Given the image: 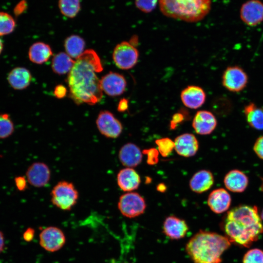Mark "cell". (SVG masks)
Instances as JSON below:
<instances>
[{
	"label": "cell",
	"instance_id": "cell-9",
	"mask_svg": "<svg viewBox=\"0 0 263 263\" xmlns=\"http://www.w3.org/2000/svg\"><path fill=\"white\" fill-rule=\"evenodd\" d=\"M39 244L46 251L54 252L60 250L65 244L66 237L59 228L50 226L43 229L39 234Z\"/></svg>",
	"mask_w": 263,
	"mask_h": 263
},
{
	"label": "cell",
	"instance_id": "cell-27",
	"mask_svg": "<svg viewBox=\"0 0 263 263\" xmlns=\"http://www.w3.org/2000/svg\"><path fill=\"white\" fill-rule=\"evenodd\" d=\"M85 42L83 38L76 35L67 38L64 47L67 54L72 58L77 59L84 52Z\"/></svg>",
	"mask_w": 263,
	"mask_h": 263
},
{
	"label": "cell",
	"instance_id": "cell-13",
	"mask_svg": "<svg viewBox=\"0 0 263 263\" xmlns=\"http://www.w3.org/2000/svg\"><path fill=\"white\" fill-rule=\"evenodd\" d=\"M240 17L247 25L256 26L263 21V3L259 0L244 3L240 10Z\"/></svg>",
	"mask_w": 263,
	"mask_h": 263
},
{
	"label": "cell",
	"instance_id": "cell-3",
	"mask_svg": "<svg viewBox=\"0 0 263 263\" xmlns=\"http://www.w3.org/2000/svg\"><path fill=\"white\" fill-rule=\"evenodd\" d=\"M230 244L226 236L200 230L187 243L186 251L194 263H221Z\"/></svg>",
	"mask_w": 263,
	"mask_h": 263
},
{
	"label": "cell",
	"instance_id": "cell-18",
	"mask_svg": "<svg viewBox=\"0 0 263 263\" xmlns=\"http://www.w3.org/2000/svg\"><path fill=\"white\" fill-rule=\"evenodd\" d=\"M142 152L135 144L127 143L122 146L118 152V159L126 168H133L138 166L142 160Z\"/></svg>",
	"mask_w": 263,
	"mask_h": 263
},
{
	"label": "cell",
	"instance_id": "cell-45",
	"mask_svg": "<svg viewBox=\"0 0 263 263\" xmlns=\"http://www.w3.org/2000/svg\"><path fill=\"white\" fill-rule=\"evenodd\" d=\"M261 218L263 220V209L261 213Z\"/></svg>",
	"mask_w": 263,
	"mask_h": 263
},
{
	"label": "cell",
	"instance_id": "cell-4",
	"mask_svg": "<svg viewBox=\"0 0 263 263\" xmlns=\"http://www.w3.org/2000/svg\"><path fill=\"white\" fill-rule=\"evenodd\" d=\"M162 13L166 16L187 22L203 19L211 8V0H158Z\"/></svg>",
	"mask_w": 263,
	"mask_h": 263
},
{
	"label": "cell",
	"instance_id": "cell-35",
	"mask_svg": "<svg viewBox=\"0 0 263 263\" xmlns=\"http://www.w3.org/2000/svg\"><path fill=\"white\" fill-rule=\"evenodd\" d=\"M253 150L257 156L263 159V135L256 140L254 145Z\"/></svg>",
	"mask_w": 263,
	"mask_h": 263
},
{
	"label": "cell",
	"instance_id": "cell-17",
	"mask_svg": "<svg viewBox=\"0 0 263 263\" xmlns=\"http://www.w3.org/2000/svg\"><path fill=\"white\" fill-rule=\"evenodd\" d=\"M188 230V226L186 222L175 216H169L164 221L163 233L171 240L183 238Z\"/></svg>",
	"mask_w": 263,
	"mask_h": 263
},
{
	"label": "cell",
	"instance_id": "cell-25",
	"mask_svg": "<svg viewBox=\"0 0 263 263\" xmlns=\"http://www.w3.org/2000/svg\"><path fill=\"white\" fill-rule=\"evenodd\" d=\"M52 54L50 46L42 42H37L32 44L28 52L30 60L32 62L38 64L46 62Z\"/></svg>",
	"mask_w": 263,
	"mask_h": 263
},
{
	"label": "cell",
	"instance_id": "cell-11",
	"mask_svg": "<svg viewBox=\"0 0 263 263\" xmlns=\"http://www.w3.org/2000/svg\"><path fill=\"white\" fill-rule=\"evenodd\" d=\"M100 85L106 94L110 96H117L125 91L127 81L121 74L110 72L101 78Z\"/></svg>",
	"mask_w": 263,
	"mask_h": 263
},
{
	"label": "cell",
	"instance_id": "cell-20",
	"mask_svg": "<svg viewBox=\"0 0 263 263\" xmlns=\"http://www.w3.org/2000/svg\"><path fill=\"white\" fill-rule=\"evenodd\" d=\"M116 179L119 188L126 192H131L137 189L141 183L139 175L131 168L121 169L117 173Z\"/></svg>",
	"mask_w": 263,
	"mask_h": 263
},
{
	"label": "cell",
	"instance_id": "cell-36",
	"mask_svg": "<svg viewBox=\"0 0 263 263\" xmlns=\"http://www.w3.org/2000/svg\"><path fill=\"white\" fill-rule=\"evenodd\" d=\"M27 8V3L26 0H21L15 7L14 13L16 16L22 14Z\"/></svg>",
	"mask_w": 263,
	"mask_h": 263
},
{
	"label": "cell",
	"instance_id": "cell-32",
	"mask_svg": "<svg viewBox=\"0 0 263 263\" xmlns=\"http://www.w3.org/2000/svg\"><path fill=\"white\" fill-rule=\"evenodd\" d=\"M243 263H263V251L259 248L248 250L244 255Z\"/></svg>",
	"mask_w": 263,
	"mask_h": 263
},
{
	"label": "cell",
	"instance_id": "cell-33",
	"mask_svg": "<svg viewBox=\"0 0 263 263\" xmlns=\"http://www.w3.org/2000/svg\"><path fill=\"white\" fill-rule=\"evenodd\" d=\"M158 0H135L136 7L140 11L148 13L156 7Z\"/></svg>",
	"mask_w": 263,
	"mask_h": 263
},
{
	"label": "cell",
	"instance_id": "cell-21",
	"mask_svg": "<svg viewBox=\"0 0 263 263\" xmlns=\"http://www.w3.org/2000/svg\"><path fill=\"white\" fill-rule=\"evenodd\" d=\"M214 177L211 171L202 169L195 173L189 180V186L194 192L202 193L211 188Z\"/></svg>",
	"mask_w": 263,
	"mask_h": 263
},
{
	"label": "cell",
	"instance_id": "cell-28",
	"mask_svg": "<svg viewBox=\"0 0 263 263\" xmlns=\"http://www.w3.org/2000/svg\"><path fill=\"white\" fill-rule=\"evenodd\" d=\"M58 6L64 16L74 18L81 10V0H58Z\"/></svg>",
	"mask_w": 263,
	"mask_h": 263
},
{
	"label": "cell",
	"instance_id": "cell-12",
	"mask_svg": "<svg viewBox=\"0 0 263 263\" xmlns=\"http://www.w3.org/2000/svg\"><path fill=\"white\" fill-rule=\"evenodd\" d=\"M51 170L47 164L37 162L32 164L28 168L26 176L28 183L36 188L45 186L51 178Z\"/></svg>",
	"mask_w": 263,
	"mask_h": 263
},
{
	"label": "cell",
	"instance_id": "cell-23",
	"mask_svg": "<svg viewBox=\"0 0 263 263\" xmlns=\"http://www.w3.org/2000/svg\"><path fill=\"white\" fill-rule=\"evenodd\" d=\"M7 79L10 86L14 89L23 90L30 85L32 80V75L26 68L19 67L10 71Z\"/></svg>",
	"mask_w": 263,
	"mask_h": 263
},
{
	"label": "cell",
	"instance_id": "cell-8",
	"mask_svg": "<svg viewBox=\"0 0 263 263\" xmlns=\"http://www.w3.org/2000/svg\"><path fill=\"white\" fill-rule=\"evenodd\" d=\"M248 81L244 70L238 66H231L224 71L222 77L223 86L228 91L237 93L243 90Z\"/></svg>",
	"mask_w": 263,
	"mask_h": 263
},
{
	"label": "cell",
	"instance_id": "cell-15",
	"mask_svg": "<svg viewBox=\"0 0 263 263\" xmlns=\"http://www.w3.org/2000/svg\"><path fill=\"white\" fill-rule=\"evenodd\" d=\"M174 150L180 156L189 157L196 154L199 143L196 136L190 133L179 135L174 140Z\"/></svg>",
	"mask_w": 263,
	"mask_h": 263
},
{
	"label": "cell",
	"instance_id": "cell-42",
	"mask_svg": "<svg viewBox=\"0 0 263 263\" xmlns=\"http://www.w3.org/2000/svg\"><path fill=\"white\" fill-rule=\"evenodd\" d=\"M4 237L2 231H0V253L2 252L4 248Z\"/></svg>",
	"mask_w": 263,
	"mask_h": 263
},
{
	"label": "cell",
	"instance_id": "cell-26",
	"mask_svg": "<svg viewBox=\"0 0 263 263\" xmlns=\"http://www.w3.org/2000/svg\"><path fill=\"white\" fill-rule=\"evenodd\" d=\"M75 62L67 53L60 52L54 56L52 68L54 72L57 74H65L70 72Z\"/></svg>",
	"mask_w": 263,
	"mask_h": 263
},
{
	"label": "cell",
	"instance_id": "cell-43",
	"mask_svg": "<svg viewBox=\"0 0 263 263\" xmlns=\"http://www.w3.org/2000/svg\"><path fill=\"white\" fill-rule=\"evenodd\" d=\"M157 189L158 191L164 192L166 189V187L164 184H160L157 186Z\"/></svg>",
	"mask_w": 263,
	"mask_h": 263
},
{
	"label": "cell",
	"instance_id": "cell-29",
	"mask_svg": "<svg viewBox=\"0 0 263 263\" xmlns=\"http://www.w3.org/2000/svg\"><path fill=\"white\" fill-rule=\"evenodd\" d=\"M16 26L14 18L9 14L0 12V36L11 33Z\"/></svg>",
	"mask_w": 263,
	"mask_h": 263
},
{
	"label": "cell",
	"instance_id": "cell-39",
	"mask_svg": "<svg viewBox=\"0 0 263 263\" xmlns=\"http://www.w3.org/2000/svg\"><path fill=\"white\" fill-rule=\"evenodd\" d=\"M35 231L34 229L29 227L23 234V239L28 242H31L34 239Z\"/></svg>",
	"mask_w": 263,
	"mask_h": 263
},
{
	"label": "cell",
	"instance_id": "cell-41",
	"mask_svg": "<svg viewBox=\"0 0 263 263\" xmlns=\"http://www.w3.org/2000/svg\"><path fill=\"white\" fill-rule=\"evenodd\" d=\"M129 107L128 100L126 98L121 99L118 104L117 110L120 112H124L126 111Z\"/></svg>",
	"mask_w": 263,
	"mask_h": 263
},
{
	"label": "cell",
	"instance_id": "cell-6",
	"mask_svg": "<svg viewBox=\"0 0 263 263\" xmlns=\"http://www.w3.org/2000/svg\"><path fill=\"white\" fill-rule=\"evenodd\" d=\"M117 206L122 215L129 218H133L145 212L146 203L140 194L131 191L125 193L120 197Z\"/></svg>",
	"mask_w": 263,
	"mask_h": 263
},
{
	"label": "cell",
	"instance_id": "cell-37",
	"mask_svg": "<svg viewBox=\"0 0 263 263\" xmlns=\"http://www.w3.org/2000/svg\"><path fill=\"white\" fill-rule=\"evenodd\" d=\"M66 94L67 89L63 85H58L55 87L54 94L56 98H62L66 95Z\"/></svg>",
	"mask_w": 263,
	"mask_h": 263
},
{
	"label": "cell",
	"instance_id": "cell-38",
	"mask_svg": "<svg viewBox=\"0 0 263 263\" xmlns=\"http://www.w3.org/2000/svg\"><path fill=\"white\" fill-rule=\"evenodd\" d=\"M15 183L17 188L19 190H24L27 188L26 180L24 177H17L15 179Z\"/></svg>",
	"mask_w": 263,
	"mask_h": 263
},
{
	"label": "cell",
	"instance_id": "cell-10",
	"mask_svg": "<svg viewBox=\"0 0 263 263\" xmlns=\"http://www.w3.org/2000/svg\"><path fill=\"white\" fill-rule=\"evenodd\" d=\"M96 124L100 133L109 138H117L123 131L121 123L108 111H102L99 113Z\"/></svg>",
	"mask_w": 263,
	"mask_h": 263
},
{
	"label": "cell",
	"instance_id": "cell-30",
	"mask_svg": "<svg viewBox=\"0 0 263 263\" xmlns=\"http://www.w3.org/2000/svg\"><path fill=\"white\" fill-rule=\"evenodd\" d=\"M13 123L7 113L0 114V139L10 136L14 132Z\"/></svg>",
	"mask_w": 263,
	"mask_h": 263
},
{
	"label": "cell",
	"instance_id": "cell-24",
	"mask_svg": "<svg viewBox=\"0 0 263 263\" xmlns=\"http://www.w3.org/2000/svg\"><path fill=\"white\" fill-rule=\"evenodd\" d=\"M244 113L250 127L257 130H263V107L250 102L244 106Z\"/></svg>",
	"mask_w": 263,
	"mask_h": 263
},
{
	"label": "cell",
	"instance_id": "cell-7",
	"mask_svg": "<svg viewBox=\"0 0 263 263\" xmlns=\"http://www.w3.org/2000/svg\"><path fill=\"white\" fill-rule=\"evenodd\" d=\"M113 57L115 65L119 68L129 70L137 63L139 52L130 42L122 41L114 48Z\"/></svg>",
	"mask_w": 263,
	"mask_h": 263
},
{
	"label": "cell",
	"instance_id": "cell-14",
	"mask_svg": "<svg viewBox=\"0 0 263 263\" xmlns=\"http://www.w3.org/2000/svg\"><path fill=\"white\" fill-rule=\"evenodd\" d=\"M217 121L215 115L207 110L198 111L195 114L192 126L195 132L200 135H208L216 129Z\"/></svg>",
	"mask_w": 263,
	"mask_h": 263
},
{
	"label": "cell",
	"instance_id": "cell-2",
	"mask_svg": "<svg viewBox=\"0 0 263 263\" xmlns=\"http://www.w3.org/2000/svg\"><path fill=\"white\" fill-rule=\"evenodd\" d=\"M230 242L248 247L263 233V225L256 207L240 205L228 211L223 223Z\"/></svg>",
	"mask_w": 263,
	"mask_h": 263
},
{
	"label": "cell",
	"instance_id": "cell-22",
	"mask_svg": "<svg viewBox=\"0 0 263 263\" xmlns=\"http://www.w3.org/2000/svg\"><path fill=\"white\" fill-rule=\"evenodd\" d=\"M224 182L225 187L229 190L233 192H242L248 186V179L243 172L233 169L225 175Z\"/></svg>",
	"mask_w": 263,
	"mask_h": 263
},
{
	"label": "cell",
	"instance_id": "cell-16",
	"mask_svg": "<svg viewBox=\"0 0 263 263\" xmlns=\"http://www.w3.org/2000/svg\"><path fill=\"white\" fill-rule=\"evenodd\" d=\"M180 97L185 106L191 109H197L205 103L206 94L201 87L189 85L181 91Z\"/></svg>",
	"mask_w": 263,
	"mask_h": 263
},
{
	"label": "cell",
	"instance_id": "cell-40",
	"mask_svg": "<svg viewBox=\"0 0 263 263\" xmlns=\"http://www.w3.org/2000/svg\"><path fill=\"white\" fill-rule=\"evenodd\" d=\"M184 119L183 115L181 113H176L172 117L170 123V127L174 129V127L178 123H181Z\"/></svg>",
	"mask_w": 263,
	"mask_h": 263
},
{
	"label": "cell",
	"instance_id": "cell-19",
	"mask_svg": "<svg viewBox=\"0 0 263 263\" xmlns=\"http://www.w3.org/2000/svg\"><path fill=\"white\" fill-rule=\"evenodd\" d=\"M231 202L230 194L223 188L213 190L209 194L207 201L210 209L217 214L226 211L229 208Z\"/></svg>",
	"mask_w": 263,
	"mask_h": 263
},
{
	"label": "cell",
	"instance_id": "cell-5",
	"mask_svg": "<svg viewBox=\"0 0 263 263\" xmlns=\"http://www.w3.org/2000/svg\"><path fill=\"white\" fill-rule=\"evenodd\" d=\"M53 205L63 210H70L76 204L78 192L74 185L66 181L58 182L51 192Z\"/></svg>",
	"mask_w": 263,
	"mask_h": 263
},
{
	"label": "cell",
	"instance_id": "cell-34",
	"mask_svg": "<svg viewBox=\"0 0 263 263\" xmlns=\"http://www.w3.org/2000/svg\"><path fill=\"white\" fill-rule=\"evenodd\" d=\"M146 153L148 154L147 162L150 165H153L157 163L158 161V150L155 149H151L145 150Z\"/></svg>",
	"mask_w": 263,
	"mask_h": 263
},
{
	"label": "cell",
	"instance_id": "cell-31",
	"mask_svg": "<svg viewBox=\"0 0 263 263\" xmlns=\"http://www.w3.org/2000/svg\"><path fill=\"white\" fill-rule=\"evenodd\" d=\"M155 143L158 146V152L163 156H168L174 148L173 141L169 138L157 139Z\"/></svg>",
	"mask_w": 263,
	"mask_h": 263
},
{
	"label": "cell",
	"instance_id": "cell-1",
	"mask_svg": "<svg viewBox=\"0 0 263 263\" xmlns=\"http://www.w3.org/2000/svg\"><path fill=\"white\" fill-rule=\"evenodd\" d=\"M102 70L100 59L93 49L85 50L76 59L67 77L70 97L76 104L94 105L102 99L103 91L96 73Z\"/></svg>",
	"mask_w": 263,
	"mask_h": 263
},
{
	"label": "cell",
	"instance_id": "cell-44",
	"mask_svg": "<svg viewBox=\"0 0 263 263\" xmlns=\"http://www.w3.org/2000/svg\"><path fill=\"white\" fill-rule=\"evenodd\" d=\"M3 43H2V41L1 40V39H0V54H1L2 51V49H3Z\"/></svg>",
	"mask_w": 263,
	"mask_h": 263
}]
</instances>
